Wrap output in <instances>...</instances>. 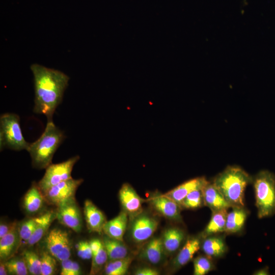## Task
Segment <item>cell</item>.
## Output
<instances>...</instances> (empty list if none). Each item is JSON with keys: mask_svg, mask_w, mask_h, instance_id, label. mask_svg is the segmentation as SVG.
Listing matches in <instances>:
<instances>
[{"mask_svg": "<svg viewBox=\"0 0 275 275\" xmlns=\"http://www.w3.org/2000/svg\"><path fill=\"white\" fill-rule=\"evenodd\" d=\"M45 202L44 196L38 184L33 183L23 197L22 205L27 214L35 215L42 210Z\"/></svg>", "mask_w": 275, "mask_h": 275, "instance_id": "17", "label": "cell"}, {"mask_svg": "<svg viewBox=\"0 0 275 275\" xmlns=\"http://www.w3.org/2000/svg\"><path fill=\"white\" fill-rule=\"evenodd\" d=\"M253 274L255 275H267L269 274L268 267H264L256 270Z\"/></svg>", "mask_w": 275, "mask_h": 275, "instance_id": "40", "label": "cell"}, {"mask_svg": "<svg viewBox=\"0 0 275 275\" xmlns=\"http://www.w3.org/2000/svg\"><path fill=\"white\" fill-rule=\"evenodd\" d=\"M20 241L17 226L0 238L1 261L5 262L13 257L18 249Z\"/></svg>", "mask_w": 275, "mask_h": 275, "instance_id": "20", "label": "cell"}, {"mask_svg": "<svg viewBox=\"0 0 275 275\" xmlns=\"http://www.w3.org/2000/svg\"><path fill=\"white\" fill-rule=\"evenodd\" d=\"M38 216L31 217L23 220L18 226L21 240L27 242L33 234L38 224Z\"/></svg>", "mask_w": 275, "mask_h": 275, "instance_id": "34", "label": "cell"}, {"mask_svg": "<svg viewBox=\"0 0 275 275\" xmlns=\"http://www.w3.org/2000/svg\"><path fill=\"white\" fill-rule=\"evenodd\" d=\"M194 274L204 275L214 269L212 258L207 256H199L193 260Z\"/></svg>", "mask_w": 275, "mask_h": 275, "instance_id": "32", "label": "cell"}, {"mask_svg": "<svg viewBox=\"0 0 275 275\" xmlns=\"http://www.w3.org/2000/svg\"><path fill=\"white\" fill-rule=\"evenodd\" d=\"M132 260V256L128 255L124 258L108 261L104 267V273L106 275H124Z\"/></svg>", "mask_w": 275, "mask_h": 275, "instance_id": "28", "label": "cell"}, {"mask_svg": "<svg viewBox=\"0 0 275 275\" xmlns=\"http://www.w3.org/2000/svg\"><path fill=\"white\" fill-rule=\"evenodd\" d=\"M8 274L12 275H26L29 271L22 257L13 256L5 262Z\"/></svg>", "mask_w": 275, "mask_h": 275, "instance_id": "29", "label": "cell"}, {"mask_svg": "<svg viewBox=\"0 0 275 275\" xmlns=\"http://www.w3.org/2000/svg\"><path fill=\"white\" fill-rule=\"evenodd\" d=\"M38 224L26 242L31 246L38 242L46 234L53 221L57 218L56 211H48L38 216Z\"/></svg>", "mask_w": 275, "mask_h": 275, "instance_id": "24", "label": "cell"}, {"mask_svg": "<svg viewBox=\"0 0 275 275\" xmlns=\"http://www.w3.org/2000/svg\"><path fill=\"white\" fill-rule=\"evenodd\" d=\"M89 242L92 251L90 274L94 275L98 273L104 267L108 259L102 239L94 238Z\"/></svg>", "mask_w": 275, "mask_h": 275, "instance_id": "23", "label": "cell"}, {"mask_svg": "<svg viewBox=\"0 0 275 275\" xmlns=\"http://www.w3.org/2000/svg\"><path fill=\"white\" fill-rule=\"evenodd\" d=\"M40 257L41 275L54 274L57 270V260L46 250L42 251Z\"/></svg>", "mask_w": 275, "mask_h": 275, "instance_id": "33", "label": "cell"}, {"mask_svg": "<svg viewBox=\"0 0 275 275\" xmlns=\"http://www.w3.org/2000/svg\"><path fill=\"white\" fill-rule=\"evenodd\" d=\"M83 181L82 179L72 178L51 186L43 194L46 202L57 207L69 200L75 198L76 191Z\"/></svg>", "mask_w": 275, "mask_h": 275, "instance_id": "9", "label": "cell"}, {"mask_svg": "<svg viewBox=\"0 0 275 275\" xmlns=\"http://www.w3.org/2000/svg\"><path fill=\"white\" fill-rule=\"evenodd\" d=\"M128 217V214L122 211L115 217L106 221L103 228V232L111 238L123 241Z\"/></svg>", "mask_w": 275, "mask_h": 275, "instance_id": "21", "label": "cell"}, {"mask_svg": "<svg viewBox=\"0 0 275 275\" xmlns=\"http://www.w3.org/2000/svg\"><path fill=\"white\" fill-rule=\"evenodd\" d=\"M8 274L5 262L1 261L0 263V275H7Z\"/></svg>", "mask_w": 275, "mask_h": 275, "instance_id": "41", "label": "cell"}, {"mask_svg": "<svg viewBox=\"0 0 275 275\" xmlns=\"http://www.w3.org/2000/svg\"><path fill=\"white\" fill-rule=\"evenodd\" d=\"M161 239L166 255H172L179 250L185 239V234L179 228L170 227L164 231Z\"/></svg>", "mask_w": 275, "mask_h": 275, "instance_id": "19", "label": "cell"}, {"mask_svg": "<svg viewBox=\"0 0 275 275\" xmlns=\"http://www.w3.org/2000/svg\"><path fill=\"white\" fill-rule=\"evenodd\" d=\"M208 182L204 177L195 178L182 183L163 195L180 206L188 194L195 189L203 188Z\"/></svg>", "mask_w": 275, "mask_h": 275, "instance_id": "16", "label": "cell"}, {"mask_svg": "<svg viewBox=\"0 0 275 275\" xmlns=\"http://www.w3.org/2000/svg\"><path fill=\"white\" fill-rule=\"evenodd\" d=\"M77 255L82 260H90L92 257V251L89 241L81 240L76 245Z\"/></svg>", "mask_w": 275, "mask_h": 275, "instance_id": "35", "label": "cell"}, {"mask_svg": "<svg viewBox=\"0 0 275 275\" xmlns=\"http://www.w3.org/2000/svg\"><path fill=\"white\" fill-rule=\"evenodd\" d=\"M201 242L200 236H190L186 239L183 245L172 261V271L178 270L193 259L194 255L201 249Z\"/></svg>", "mask_w": 275, "mask_h": 275, "instance_id": "13", "label": "cell"}, {"mask_svg": "<svg viewBox=\"0 0 275 275\" xmlns=\"http://www.w3.org/2000/svg\"><path fill=\"white\" fill-rule=\"evenodd\" d=\"M253 178L240 167L228 166L214 178L212 183L231 207L244 206V191Z\"/></svg>", "mask_w": 275, "mask_h": 275, "instance_id": "2", "label": "cell"}, {"mask_svg": "<svg viewBox=\"0 0 275 275\" xmlns=\"http://www.w3.org/2000/svg\"><path fill=\"white\" fill-rule=\"evenodd\" d=\"M57 207L56 219L58 222L76 233L80 232L82 227V219L75 198L69 200Z\"/></svg>", "mask_w": 275, "mask_h": 275, "instance_id": "10", "label": "cell"}, {"mask_svg": "<svg viewBox=\"0 0 275 275\" xmlns=\"http://www.w3.org/2000/svg\"><path fill=\"white\" fill-rule=\"evenodd\" d=\"M119 199L123 211L128 214L130 219L143 211L145 200L129 184L125 183L122 185L119 191Z\"/></svg>", "mask_w": 275, "mask_h": 275, "instance_id": "11", "label": "cell"}, {"mask_svg": "<svg viewBox=\"0 0 275 275\" xmlns=\"http://www.w3.org/2000/svg\"><path fill=\"white\" fill-rule=\"evenodd\" d=\"M130 220V236L135 243H142L150 239L159 224L157 218L143 211Z\"/></svg>", "mask_w": 275, "mask_h": 275, "instance_id": "8", "label": "cell"}, {"mask_svg": "<svg viewBox=\"0 0 275 275\" xmlns=\"http://www.w3.org/2000/svg\"><path fill=\"white\" fill-rule=\"evenodd\" d=\"M65 138L64 133L53 123L48 121L39 138L30 143L26 151L29 153L33 167L46 169L49 166L58 148Z\"/></svg>", "mask_w": 275, "mask_h": 275, "instance_id": "3", "label": "cell"}, {"mask_svg": "<svg viewBox=\"0 0 275 275\" xmlns=\"http://www.w3.org/2000/svg\"><path fill=\"white\" fill-rule=\"evenodd\" d=\"M44 241L46 251L57 261L70 258L71 243L67 231L54 228L47 233Z\"/></svg>", "mask_w": 275, "mask_h": 275, "instance_id": "7", "label": "cell"}, {"mask_svg": "<svg viewBox=\"0 0 275 275\" xmlns=\"http://www.w3.org/2000/svg\"><path fill=\"white\" fill-rule=\"evenodd\" d=\"M79 158L76 155L62 162L48 166L43 177L37 183L43 194L51 186L72 178L73 168Z\"/></svg>", "mask_w": 275, "mask_h": 275, "instance_id": "6", "label": "cell"}, {"mask_svg": "<svg viewBox=\"0 0 275 275\" xmlns=\"http://www.w3.org/2000/svg\"><path fill=\"white\" fill-rule=\"evenodd\" d=\"M73 261L70 258L64 260L61 262V275H70Z\"/></svg>", "mask_w": 275, "mask_h": 275, "instance_id": "37", "label": "cell"}, {"mask_svg": "<svg viewBox=\"0 0 275 275\" xmlns=\"http://www.w3.org/2000/svg\"><path fill=\"white\" fill-rule=\"evenodd\" d=\"M30 143L24 139L18 115L5 113L0 117V149L7 148L15 151L27 150Z\"/></svg>", "mask_w": 275, "mask_h": 275, "instance_id": "5", "label": "cell"}, {"mask_svg": "<svg viewBox=\"0 0 275 275\" xmlns=\"http://www.w3.org/2000/svg\"><path fill=\"white\" fill-rule=\"evenodd\" d=\"M257 215L259 218L275 213V175L268 170L259 172L252 179Z\"/></svg>", "mask_w": 275, "mask_h": 275, "instance_id": "4", "label": "cell"}, {"mask_svg": "<svg viewBox=\"0 0 275 275\" xmlns=\"http://www.w3.org/2000/svg\"><path fill=\"white\" fill-rule=\"evenodd\" d=\"M81 274V270L79 264L73 261L72 266L70 275H79Z\"/></svg>", "mask_w": 275, "mask_h": 275, "instance_id": "39", "label": "cell"}, {"mask_svg": "<svg viewBox=\"0 0 275 275\" xmlns=\"http://www.w3.org/2000/svg\"><path fill=\"white\" fill-rule=\"evenodd\" d=\"M16 226L17 224L15 222L11 224L1 223L0 225V238L7 234Z\"/></svg>", "mask_w": 275, "mask_h": 275, "instance_id": "38", "label": "cell"}, {"mask_svg": "<svg viewBox=\"0 0 275 275\" xmlns=\"http://www.w3.org/2000/svg\"><path fill=\"white\" fill-rule=\"evenodd\" d=\"M202 239L201 249L205 255L211 258L221 257L227 251L228 248L223 236L213 235Z\"/></svg>", "mask_w": 275, "mask_h": 275, "instance_id": "22", "label": "cell"}, {"mask_svg": "<svg viewBox=\"0 0 275 275\" xmlns=\"http://www.w3.org/2000/svg\"><path fill=\"white\" fill-rule=\"evenodd\" d=\"M34 81V112L44 115L47 121L61 103L68 86L69 76L63 72L38 64L31 66Z\"/></svg>", "mask_w": 275, "mask_h": 275, "instance_id": "1", "label": "cell"}, {"mask_svg": "<svg viewBox=\"0 0 275 275\" xmlns=\"http://www.w3.org/2000/svg\"><path fill=\"white\" fill-rule=\"evenodd\" d=\"M29 273L32 275H41L40 257L34 251L25 250L22 254Z\"/></svg>", "mask_w": 275, "mask_h": 275, "instance_id": "30", "label": "cell"}, {"mask_svg": "<svg viewBox=\"0 0 275 275\" xmlns=\"http://www.w3.org/2000/svg\"><path fill=\"white\" fill-rule=\"evenodd\" d=\"M227 209H223L212 212L210 221L201 233L202 239L217 233L225 231Z\"/></svg>", "mask_w": 275, "mask_h": 275, "instance_id": "26", "label": "cell"}, {"mask_svg": "<svg viewBox=\"0 0 275 275\" xmlns=\"http://www.w3.org/2000/svg\"><path fill=\"white\" fill-rule=\"evenodd\" d=\"M148 201L152 208L161 216L172 221H182L181 206L163 194L155 195Z\"/></svg>", "mask_w": 275, "mask_h": 275, "instance_id": "12", "label": "cell"}, {"mask_svg": "<svg viewBox=\"0 0 275 275\" xmlns=\"http://www.w3.org/2000/svg\"><path fill=\"white\" fill-rule=\"evenodd\" d=\"M204 205L212 212L232 208L212 183L208 182L202 188Z\"/></svg>", "mask_w": 275, "mask_h": 275, "instance_id": "18", "label": "cell"}, {"mask_svg": "<svg viewBox=\"0 0 275 275\" xmlns=\"http://www.w3.org/2000/svg\"><path fill=\"white\" fill-rule=\"evenodd\" d=\"M166 255L161 237H154L141 250L139 258L152 265H158L163 262Z\"/></svg>", "mask_w": 275, "mask_h": 275, "instance_id": "14", "label": "cell"}, {"mask_svg": "<svg viewBox=\"0 0 275 275\" xmlns=\"http://www.w3.org/2000/svg\"><path fill=\"white\" fill-rule=\"evenodd\" d=\"M135 275H158L159 272L153 267L144 266L136 269L134 272Z\"/></svg>", "mask_w": 275, "mask_h": 275, "instance_id": "36", "label": "cell"}, {"mask_svg": "<svg viewBox=\"0 0 275 275\" xmlns=\"http://www.w3.org/2000/svg\"><path fill=\"white\" fill-rule=\"evenodd\" d=\"M102 240L108 256V261L124 258L128 256V248L123 241L105 234Z\"/></svg>", "mask_w": 275, "mask_h": 275, "instance_id": "27", "label": "cell"}, {"mask_svg": "<svg viewBox=\"0 0 275 275\" xmlns=\"http://www.w3.org/2000/svg\"><path fill=\"white\" fill-rule=\"evenodd\" d=\"M202 188L195 189L188 194L182 201L181 207L195 209L204 205Z\"/></svg>", "mask_w": 275, "mask_h": 275, "instance_id": "31", "label": "cell"}, {"mask_svg": "<svg viewBox=\"0 0 275 275\" xmlns=\"http://www.w3.org/2000/svg\"><path fill=\"white\" fill-rule=\"evenodd\" d=\"M248 211L243 207H233L227 214L225 231L227 234H234L240 232L243 228Z\"/></svg>", "mask_w": 275, "mask_h": 275, "instance_id": "25", "label": "cell"}, {"mask_svg": "<svg viewBox=\"0 0 275 275\" xmlns=\"http://www.w3.org/2000/svg\"><path fill=\"white\" fill-rule=\"evenodd\" d=\"M84 213L88 230L99 234L103 232V227L107 221L106 217L91 201L86 200L85 201Z\"/></svg>", "mask_w": 275, "mask_h": 275, "instance_id": "15", "label": "cell"}]
</instances>
